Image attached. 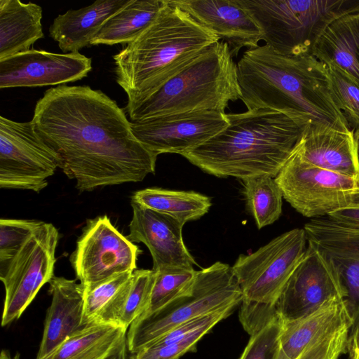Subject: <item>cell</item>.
Wrapping results in <instances>:
<instances>
[{
    "instance_id": "obj_38",
    "label": "cell",
    "mask_w": 359,
    "mask_h": 359,
    "mask_svg": "<svg viewBox=\"0 0 359 359\" xmlns=\"http://www.w3.org/2000/svg\"><path fill=\"white\" fill-rule=\"evenodd\" d=\"M347 351L349 359H359V327L349 332Z\"/></svg>"
},
{
    "instance_id": "obj_6",
    "label": "cell",
    "mask_w": 359,
    "mask_h": 359,
    "mask_svg": "<svg viewBox=\"0 0 359 359\" xmlns=\"http://www.w3.org/2000/svg\"><path fill=\"white\" fill-rule=\"evenodd\" d=\"M259 28L262 40L285 55L312 54L326 28L359 11V0H238Z\"/></svg>"
},
{
    "instance_id": "obj_14",
    "label": "cell",
    "mask_w": 359,
    "mask_h": 359,
    "mask_svg": "<svg viewBox=\"0 0 359 359\" xmlns=\"http://www.w3.org/2000/svg\"><path fill=\"white\" fill-rule=\"evenodd\" d=\"M304 229L308 244L321 254L340 281L352 321L351 330L359 327V229L327 216L311 219Z\"/></svg>"
},
{
    "instance_id": "obj_1",
    "label": "cell",
    "mask_w": 359,
    "mask_h": 359,
    "mask_svg": "<svg viewBox=\"0 0 359 359\" xmlns=\"http://www.w3.org/2000/svg\"><path fill=\"white\" fill-rule=\"evenodd\" d=\"M32 121L80 191L141 182L155 172L157 156L135 137L125 111L100 90L50 88L37 101Z\"/></svg>"
},
{
    "instance_id": "obj_8",
    "label": "cell",
    "mask_w": 359,
    "mask_h": 359,
    "mask_svg": "<svg viewBox=\"0 0 359 359\" xmlns=\"http://www.w3.org/2000/svg\"><path fill=\"white\" fill-rule=\"evenodd\" d=\"M305 230L296 228L273 238L257 251L241 255L231 269L243 302L276 308L290 276L304 255Z\"/></svg>"
},
{
    "instance_id": "obj_21",
    "label": "cell",
    "mask_w": 359,
    "mask_h": 359,
    "mask_svg": "<svg viewBox=\"0 0 359 359\" xmlns=\"http://www.w3.org/2000/svg\"><path fill=\"white\" fill-rule=\"evenodd\" d=\"M346 326H352L344 299H333L295 320L283 322L276 359H297L314 342Z\"/></svg>"
},
{
    "instance_id": "obj_13",
    "label": "cell",
    "mask_w": 359,
    "mask_h": 359,
    "mask_svg": "<svg viewBox=\"0 0 359 359\" xmlns=\"http://www.w3.org/2000/svg\"><path fill=\"white\" fill-rule=\"evenodd\" d=\"M228 124L226 113L198 111L130 121L135 137L151 153L182 155L222 130Z\"/></svg>"
},
{
    "instance_id": "obj_29",
    "label": "cell",
    "mask_w": 359,
    "mask_h": 359,
    "mask_svg": "<svg viewBox=\"0 0 359 359\" xmlns=\"http://www.w3.org/2000/svg\"><path fill=\"white\" fill-rule=\"evenodd\" d=\"M246 205L258 229L273 224L282 212L283 194L274 178L262 176L243 180Z\"/></svg>"
},
{
    "instance_id": "obj_18",
    "label": "cell",
    "mask_w": 359,
    "mask_h": 359,
    "mask_svg": "<svg viewBox=\"0 0 359 359\" xmlns=\"http://www.w3.org/2000/svg\"><path fill=\"white\" fill-rule=\"evenodd\" d=\"M198 22L225 41L233 57L243 48H256L259 27L238 0H172Z\"/></svg>"
},
{
    "instance_id": "obj_23",
    "label": "cell",
    "mask_w": 359,
    "mask_h": 359,
    "mask_svg": "<svg viewBox=\"0 0 359 359\" xmlns=\"http://www.w3.org/2000/svg\"><path fill=\"white\" fill-rule=\"evenodd\" d=\"M312 55L332 64L359 84V11L334 20L315 44Z\"/></svg>"
},
{
    "instance_id": "obj_20",
    "label": "cell",
    "mask_w": 359,
    "mask_h": 359,
    "mask_svg": "<svg viewBox=\"0 0 359 359\" xmlns=\"http://www.w3.org/2000/svg\"><path fill=\"white\" fill-rule=\"evenodd\" d=\"M52 302L45 320L43 337L36 359H42L65 339L82 331L84 288L76 280L53 276L48 283Z\"/></svg>"
},
{
    "instance_id": "obj_32",
    "label": "cell",
    "mask_w": 359,
    "mask_h": 359,
    "mask_svg": "<svg viewBox=\"0 0 359 359\" xmlns=\"http://www.w3.org/2000/svg\"><path fill=\"white\" fill-rule=\"evenodd\" d=\"M326 65L340 109L350 126L359 130V84L338 67Z\"/></svg>"
},
{
    "instance_id": "obj_35",
    "label": "cell",
    "mask_w": 359,
    "mask_h": 359,
    "mask_svg": "<svg viewBox=\"0 0 359 359\" xmlns=\"http://www.w3.org/2000/svg\"><path fill=\"white\" fill-rule=\"evenodd\" d=\"M351 326L324 336L310 346L297 359H338L347 351Z\"/></svg>"
},
{
    "instance_id": "obj_9",
    "label": "cell",
    "mask_w": 359,
    "mask_h": 359,
    "mask_svg": "<svg viewBox=\"0 0 359 359\" xmlns=\"http://www.w3.org/2000/svg\"><path fill=\"white\" fill-rule=\"evenodd\" d=\"M274 179L284 199L306 217L328 216L359 204V179L306 162L297 146Z\"/></svg>"
},
{
    "instance_id": "obj_26",
    "label": "cell",
    "mask_w": 359,
    "mask_h": 359,
    "mask_svg": "<svg viewBox=\"0 0 359 359\" xmlns=\"http://www.w3.org/2000/svg\"><path fill=\"white\" fill-rule=\"evenodd\" d=\"M131 201L168 215L182 224L201 218L212 205L211 199L195 191L147 188L133 194Z\"/></svg>"
},
{
    "instance_id": "obj_12",
    "label": "cell",
    "mask_w": 359,
    "mask_h": 359,
    "mask_svg": "<svg viewBox=\"0 0 359 359\" xmlns=\"http://www.w3.org/2000/svg\"><path fill=\"white\" fill-rule=\"evenodd\" d=\"M141 252L104 215L88 220L70 261L84 290H89L118 274L136 270Z\"/></svg>"
},
{
    "instance_id": "obj_19",
    "label": "cell",
    "mask_w": 359,
    "mask_h": 359,
    "mask_svg": "<svg viewBox=\"0 0 359 359\" xmlns=\"http://www.w3.org/2000/svg\"><path fill=\"white\" fill-rule=\"evenodd\" d=\"M297 150L313 165L359 179V130L308 126Z\"/></svg>"
},
{
    "instance_id": "obj_24",
    "label": "cell",
    "mask_w": 359,
    "mask_h": 359,
    "mask_svg": "<svg viewBox=\"0 0 359 359\" xmlns=\"http://www.w3.org/2000/svg\"><path fill=\"white\" fill-rule=\"evenodd\" d=\"M41 18L36 4L0 0V60L29 50L43 38Z\"/></svg>"
},
{
    "instance_id": "obj_31",
    "label": "cell",
    "mask_w": 359,
    "mask_h": 359,
    "mask_svg": "<svg viewBox=\"0 0 359 359\" xmlns=\"http://www.w3.org/2000/svg\"><path fill=\"white\" fill-rule=\"evenodd\" d=\"M155 278L156 272L152 269L133 271L131 285L118 318V325L128 330L145 312Z\"/></svg>"
},
{
    "instance_id": "obj_39",
    "label": "cell",
    "mask_w": 359,
    "mask_h": 359,
    "mask_svg": "<svg viewBox=\"0 0 359 359\" xmlns=\"http://www.w3.org/2000/svg\"><path fill=\"white\" fill-rule=\"evenodd\" d=\"M127 339L125 336L102 359H126Z\"/></svg>"
},
{
    "instance_id": "obj_37",
    "label": "cell",
    "mask_w": 359,
    "mask_h": 359,
    "mask_svg": "<svg viewBox=\"0 0 359 359\" xmlns=\"http://www.w3.org/2000/svg\"><path fill=\"white\" fill-rule=\"evenodd\" d=\"M327 217L339 224L359 229V204L336 210Z\"/></svg>"
},
{
    "instance_id": "obj_10",
    "label": "cell",
    "mask_w": 359,
    "mask_h": 359,
    "mask_svg": "<svg viewBox=\"0 0 359 359\" xmlns=\"http://www.w3.org/2000/svg\"><path fill=\"white\" fill-rule=\"evenodd\" d=\"M58 240L56 227L43 222L15 256L0 266L6 293L2 326L19 318L41 287L54 276Z\"/></svg>"
},
{
    "instance_id": "obj_33",
    "label": "cell",
    "mask_w": 359,
    "mask_h": 359,
    "mask_svg": "<svg viewBox=\"0 0 359 359\" xmlns=\"http://www.w3.org/2000/svg\"><path fill=\"white\" fill-rule=\"evenodd\" d=\"M43 222L36 220L1 219L0 266L6 264L15 256Z\"/></svg>"
},
{
    "instance_id": "obj_11",
    "label": "cell",
    "mask_w": 359,
    "mask_h": 359,
    "mask_svg": "<svg viewBox=\"0 0 359 359\" xmlns=\"http://www.w3.org/2000/svg\"><path fill=\"white\" fill-rule=\"evenodd\" d=\"M59 168L55 154L34 130L32 121L0 116V187L39 192Z\"/></svg>"
},
{
    "instance_id": "obj_4",
    "label": "cell",
    "mask_w": 359,
    "mask_h": 359,
    "mask_svg": "<svg viewBox=\"0 0 359 359\" xmlns=\"http://www.w3.org/2000/svg\"><path fill=\"white\" fill-rule=\"evenodd\" d=\"M220 38L165 0L153 22L113 58L128 102L144 98L175 76Z\"/></svg>"
},
{
    "instance_id": "obj_16",
    "label": "cell",
    "mask_w": 359,
    "mask_h": 359,
    "mask_svg": "<svg viewBox=\"0 0 359 359\" xmlns=\"http://www.w3.org/2000/svg\"><path fill=\"white\" fill-rule=\"evenodd\" d=\"M91 69V58L79 52L32 48L0 60V88L60 86L82 79Z\"/></svg>"
},
{
    "instance_id": "obj_25",
    "label": "cell",
    "mask_w": 359,
    "mask_h": 359,
    "mask_svg": "<svg viewBox=\"0 0 359 359\" xmlns=\"http://www.w3.org/2000/svg\"><path fill=\"white\" fill-rule=\"evenodd\" d=\"M164 2L165 0H130L104 22L90 45L132 42L153 22Z\"/></svg>"
},
{
    "instance_id": "obj_15",
    "label": "cell",
    "mask_w": 359,
    "mask_h": 359,
    "mask_svg": "<svg viewBox=\"0 0 359 359\" xmlns=\"http://www.w3.org/2000/svg\"><path fill=\"white\" fill-rule=\"evenodd\" d=\"M345 293L328 262L313 247L306 251L285 284L276 304L283 322L301 318Z\"/></svg>"
},
{
    "instance_id": "obj_36",
    "label": "cell",
    "mask_w": 359,
    "mask_h": 359,
    "mask_svg": "<svg viewBox=\"0 0 359 359\" xmlns=\"http://www.w3.org/2000/svg\"><path fill=\"white\" fill-rule=\"evenodd\" d=\"M198 331L185 339L161 346H147L135 353H130L128 359H178L187 352L196 351L198 341L208 332Z\"/></svg>"
},
{
    "instance_id": "obj_28",
    "label": "cell",
    "mask_w": 359,
    "mask_h": 359,
    "mask_svg": "<svg viewBox=\"0 0 359 359\" xmlns=\"http://www.w3.org/2000/svg\"><path fill=\"white\" fill-rule=\"evenodd\" d=\"M133 273L118 274L91 290H84L83 323L86 326L118 325V318L131 285Z\"/></svg>"
},
{
    "instance_id": "obj_2",
    "label": "cell",
    "mask_w": 359,
    "mask_h": 359,
    "mask_svg": "<svg viewBox=\"0 0 359 359\" xmlns=\"http://www.w3.org/2000/svg\"><path fill=\"white\" fill-rule=\"evenodd\" d=\"M240 99L248 109H271L306 127L352 130L334 93L327 65L312 54L285 55L267 45L237 63Z\"/></svg>"
},
{
    "instance_id": "obj_30",
    "label": "cell",
    "mask_w": 359,
    "mask_h": 359,
    "mask_svg": "<svg viewBox=\"0 0 359 359\" xmlns=\"http://www.w3.org/2000/svg\"><path fill=\"white\" fill-rule=\"evenodd\" d=\"M155 272L149 305L140 317L161 309L187 293L194 284L197 271L194 269L172 268Z\"/></svg>"
},
{
    "instance_id": "obj_5",
    "label": "cell",
    "mask_w": 359,
    "mask_h": 359,
    "mask_svg": "<svg viewBox=\"0 0 359 359\" xmlns=\"http://www.w3.org/2000/svg\"><path fill=\"white\" fill-rule=\"evenodd\" d=\"M233 57L225 41L212 44L156 91L128 102L130 121L198 111L224 113L229 103L241 95Z\"/></svg>"
},
{
    "instance_id": "obj_7",
    "label": "cell",
    "mask_w": 359,
    "mask_h": 359,
    "mask_svg": "<svg viewBox=\"0 0 359 359\" xmlns=\"http://www.w3.org/2000/svg\"><path fill=\"white\" fill-rule=\"evenodd\" d=\"M242 301L243 293L231 267L217 262L197 271L187 293L135 320L126 334L128 349L135 353L179 325L220 309L235 308Z\"/></svg>"
},
{
    "instance_id": "obj_3",
    "label": "cell",
    "mask_w": 359,
    "mask_h": 359,
    "mask_svg": "<svg viewBox=\"0 0 359 359\" xmlns=\"http://www.w3.org/2000/svg\"><path fill=\"white\" fill-rule=\"evenodd\" d=\"M227 126L182 156L203 172L242 180L275 178L307 127L271 109L226 114Z\"/></svg>"
},
{
    "instance_id": "obj_27",
    "label": "cell",
    "mask_w": 359,
    "mask_h": 359,
    "mask_svg": "<svg viewBox=\"0 0 359 359\" xmlns=\"http://www.w3.org/2000/svg\"><path fill=\"white\" fill-rule=\"evenodd\" d=\"M127 329L113 324H95L69 337L42 359H102L125 336Z\"/></svg>"
},
{
    "instance_id": "obj_34",
    "label": "cell",
    "mask_w": 359,
    "mask_h": 359,
    "mask_svg": "<svg viewBox=\"0 0 359 359\" xmlns=\"http://www.w3.org/2000/svg\"><path fill=\"white\" fill-rule=\"evenodd\" d=\"M283 321L278 316L252 334L240 359H276Z\"/></svg>"
},
{
    "instance_id": "obj_22",
    "label": "cell",
    "mask_w": 359,
    "mask_h": 359,
    "mask_svg": "<svg viewBox=\"0 0 359 359\" xmlns=\"http://www.w3.org/2000/svg\"><path fill=\"white\" fill-rule=\"evenodd\" d=\"M130 0H97L78 10H69L56 17L49 36L64 53L79 52L90 42L104 22Z\"/></svg>"
},
{
    "instance_id": "obj_17",
    "label": "cell",
    "mask_w": 359,
    "mask_h": 359,
    "mask_svg": "<svg viewBox=\"0 0 359 359\" xmlns=\"http://www.w3.org/2000/svg\"><path fill=\"white\" fill-rule=\"evenodd\" d=\"M133 217L127 238L149 249L154 271L172 268L194 269V258L182 236L184 224L175 218L131 201Z\"/></svg>"
},
{
    "instance_id": "obj_40",
    "label": "cell",
    "mask_w": 359,
    "mask_h": 359,
    "mask_svg": "<svg viewBox=\"0 0 359 359\" xmlns=\"http://www.w3.org/2000/svg\"><path fill=\"white\" fill-rule=\"evenodd\" d=\"M0 359H19V355L16 354L14 358H11L8 351L3 350L1 353Z\"/></svg>"
}]
</instances>
